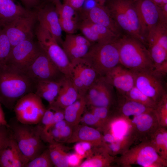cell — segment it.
<instances>
[{
	"instance_id": "1",
	"label": "cell",
	"mask_w": 167,
	"mask_h": 167,
	"mask_svg": "<svg viewBox=\"0 0 167 167\" xmlns=\"http://www.w3.org/2000/svg\"><path fill=\"white\" fill-rule=\"evenodd\" d=\"M35 89V84L24 73L0 64V102L7 109L13 110L19 99Z\"/></svg>"
},
{
	"instance_id": "2",
	"label": "cell",
	"mask_w": 167,
	"mask_h": 167,
	"mask_svg": "<svg viewBox=\"0 0 167 167\" xmlns=\"http://www.w3.org/2000/svg\"><path fill=\"white\" fill-rule=\"evenodd\" d=\"M137 0H107L104 5L123 34L138 39L147 47L137 8Z\"/></svg>"
},
{
	"instance_id": "3",
	"label": "cell",
	"mask_w": 167,
	"mask_h": 167,
	"mask_svg": "<svg viewBox=\"0 0 167 167\" xmlns=\"http://www.w3.org/2000/svg\"><path fill=\"white\" fill-rule=\"evenodd\" d=\"M120 64L133 71L154 70V65L147 47L136 38L123 34L115 41Z\"/></svg>"
},
{
	"instance_id": "4",
	"label": "cell",
	"mask_w": 167,
	"mask_h": 167,
	"mask_svg": "<svg viewBox=\"0 0 167 167\" xmlns=\"http://www.w3.org/2000/svg\"><path fill=\"white\" fill-rule=\"evenodd\" d=\"M8 123L13 138L28 162L45 149L36 125L23 124L15 118L11 119Z\"/></svg>"
},
{
	"instance_id": "5",
	"label": "cell",
	"mask_w": 167,
	"mask_h": 167,
	"mask_svg": "<svg viewBox=\"0 0 167 167\" xmlns=\"http://www.w3.org/2000/svg\"><path fill=\"white\" fill-rule=\"evenodd\" d=\"M115 163L122 167L135 165L143 167H167V160L158 154L150 140L140 142L116 157Z\"/></svg>"
},
{
	"instance_id": "6",
	"label": "cell",
	"mask_w": 167,
	"mask_h": 167,
	"mask_svg": "<svg viewBox=\"0 0 167 167\" xmlns=\"http://www.w3.org/2000/svg\"><path fill=\"white\" fill-rule=\"evenodd\" d=\"M115 41L92 44L87 54L82 58L101 76H104L120 64Z\"/></svg>"
},
{
	"instance_id": "7",
	"label": "cell",
	"mask_w": 167,
	"mask_h": 167,
	"mask_svg": "<svg viewBox=\"0 0 167 167\" xmlns=\"http://www.w3.org/2000/svg\"><path fill=\"white\" fill-rule=\"evenodd\" d=\"M35 32L37 42L41 49L66 76L70 77L71 63L55 37L39 24Z\"/></svg>"
},
{
	"instance_id": "8",
	"label": "cell",
	"mask_w": 167,
	"mask_h": 167,
	"mask_svg": "<svg viewBox=\"0 0 167 167\" xmlns=\"http://www.w3.org/2000/svg\"><path fill=\"white\" fill-rule=\"evenodd\" d=\"M13 109L15 118L19 122L35 125L40 122L46 109L41 98L34 92H32L19 99Z\"/></svg>"
},
{
	"instance_id": "9",
	"label": "cell",
	"mask_w": 167,
	"mask_h": 167,
	"mask_svg": "<svg viewBox=\"0 0 167 167\" xmlns=\"http://www.w3.org/2000/svg\"><path fill=\"white\" fill-rule=\"evenodd\" d=\"M42 51L33 38L24 40L12 48L5 63L20 73L25 72Z\"/></svg>"
},
{
	"instance_id": "10",
	"label": "cell",
	"mask_w": 167,
	"mask_h": 167,
	"mask_svg": "<svg viewBox=\"0 0 167 167\" xmlns=\"http://www.w3.org/2000/svg\"><path fill=\"white\" fill-rule=\"evenodd\" d=\"M135 86L157 104L167 93L165 78L154 70L133 71Z\"/></svg>"
},
{
	"instance_id": "11",
	"label": "cell",
	"mask_w": 167,
	"mask_h": 167,
	"mask_svg": "<svg viewBox=\"0 0 167 167\" xmlns=\"http://www.w3.org/2000/svg\"><path fill=\"white\" fill-rule=\"evenodd\" d=\"M24 74L35 85L41 82H61L66 77L42 49Z\"/></svg>"
},
{
	"instance_id": "12",
	"label": "cell",
	"mask_w": 167,
	"mask_h": 167,
	"mask_svg": "<svg viewBox=\"0 0 167 167\" xmlns=\"http://www.w3.org/2000/svg\"><path fill=\"white\" fill-rule=\"evenodd\" d=\"M127 123L128 125L127 134L131 137L134 143L150 140L160 126L154 109L134 116L133 119H130Z\"/></svg>"
},
{
	"instance_id": "13",
	"label": "cell",
	"mask_w": 167,
	"mask_h": 167,
	"mask_svg": "<svg viewBox=\"0 0 167 167\" xmlns=\"http://www.w3.org/2000/svg\"><path fill=\"white\" fill-rule=\"evenodd\" d=\"M37 21L35 10L29 15L15 18L1 27L8 37L12 48L24 40L33 38Z\"/></svg>"
},
{
	"instance_id": "14",
	"label": "cell",
	"mask_w": 167,
	"mask_h": 167,
	"mask_svg": "<svg viewBox=\"0 0 167 167\" xmlns=\"http://www.w3.org/2000/svg\"><path fill=\"white\" fill-rule=\"evenodd\" d=\"M115 88L103 76L99 77L89 87L83 96L87 106L114 108L117 103Z\"/></svg>"
},
{
	"instance_id": "15",
	"label": "cell",
	"mask_w": 167,
	"mask_h": 167,
	"mask_svg": "<svg viewBox=\"0 0 167 167\" xmlns=\"http://www.w3.org/2000/svg\"><path fill=\"white\" fill-rule=\"evenodd\" d=\"M71 63L70 77L80 96H84L89 87L101 76L82 58Z\"/></svg>"
},
{
	"instance_id": "16",
	"label": "cell",
	"mask_w": 167,
	"mask_h": 167,
	"mask_svg": "<svg viewBox=\"0 0 167 167\" xmlns=\"http://www.w3.org/2000/svg\"><path fill=\"white\" fill-rule=\"evenodd\" d=\"M137 8L142 32L147 41L149 32L160 22L167 21L163 17L161 8L152 0H137Z\"/></svg>"
},
{
	"instance_id": "17",
	"label": "cell",
	"mask_w": 167,
	"mask_h": 167,
	"mask_svg": "<svg viewBox=\"0 0 167 167\" xmlns=\"http://www.w3.org/2000/svg\"><path fill=\"white\" fill-rule=\"evenodd\" d=\"M35 11L39 24L48 31L62 45V30L54 4L41 3Z\"/></svg>"
},
{
	"instance_id": "18",
	"label": "cell",
	"mask_w": 167,
	"mask_h": 167,
	"mask_svg": "<svg viewBox=\"0 0 167 167\" xmlns=\"http://www.w3.org/2000/svg\"><path fill=\"white\" fill-rule=\"evenodd\" d=\"M103 77L116 89L117 95L124 96L135 86L133 71L120 64Z\"/></svg>"
},
{
	"instance_id": "19",
	"label": "cell",
	"mask_w": 167,
	"mask_h": 167,
	"mask_svg": "<svg viewBox=\"0 0 167 167\" xmlns=\"http://www.w3.org/2000/svg\"><path fill=\"white\" fill-rule=\"evenodd\" d=\"M79 12L81 20L86 19L102 25L118 36L123 34L104 4H98L89 10H80Z\"/></svg>"
},
{
	"instance_id": "20",
	"label": "cell",
	"mask_w": 167,
	"mask_h": 167,
	"mask_svg": "<svg viewBox=\"0 0 167 167\" xmlns=\"http://www.w3.org/2000/svg\"><path fill=\"white\" fill-rule=\"evenodd\" d=\"M79 30L92 44L116 41L119 37L106 27L86 19H82Z\"/></svg>"
},
{
	"instance_id": "21",
	"label": "cell",
	"mask_w": 167,
	"mask_h": 167,
	"mask_svg": "<svg viewBox=\"0 0 167 167\" xmlns=\"http://www.w3.org/2000/svg\"><path fill=\"white\" fill-rule=\"evenodd\" d=\"M92 43L83 35L67 34L62 47L70 62L83 57L88 52Z\"/></svg>"
},
{
	"instance_id": "22",
	"label": "cell",
	"mask_w": 167,
	"mask_h": 167,
	"mask_svg": "<svg viewBox=\"0 0 167 167\" xmlns=\"http://www.w3.org/2000/svg\"><path fill=\"white\" fill-rule=\"evenodd\" d=\"M28 162L11 134L0 152V167H24Z\"/></svg>"
},
{
	"instance_id": "23",
	"label": "cell",
	"mask_w": 167,
	"mask_h": 167,
	"mask_svg": "<svg viewBox=\"0 0 167 167\" xmlns=\"http://www.w3.org/2000/svg\"><path fill=\"white\" fill-rule=\"evenodd\" d=\"M54 4L62 31L68 34H75L79 30L81 20L79 11L60 1Z\"/></svg>"
},
{
	"instance_id": "24",
	"label": "cell",
	"mask_w": 167,
	"mask_h": 167,
	"mask_svg": "<svg viewBox=\"0 0 167 167\" xmlns=\"http://www.w3.org/2000/svg\"><path fill=\"white\" fill-rule=\"evenodd\" d=\"M117 96V103L114 109L116 120H122L127 122L130 120L129 118L130 116H137L153 109L124 96Z\"/></svg>"
},
{
	"instance_id": "25",
	"label": "cell",
	"mask_w": 167,
	"mask_h": 167,
	"mask_svg": "<svg viewBox=\"0 0 167 167\" xmlns=\"http://www.w3.org/2000/svg\"><path fill=\"white\" fill-rule=\"evenodd\" d=\"M81 141L89 143L93 147L104 146L105 144L103 135L99 131L87 125L78 124L73 127L71 136L66 142Z\"/></svg>"
},
{
	"instance_id": "26",
	"label": "cell",
	"mask_w": 167,
	"mask_h": 167,
	"mask_svg": "<svg viewBox=\"0 0 167 167\" xmlns=\"http://www.w3.org/2000/svg\"><path fill=\"white\" fill-rule=\"evenodd\" d=\"M116 156L111 155L104 146L93 147L80 167H109L115 163Z\"/></svg>"
},
{
	"instance_id": "27",
	"label": "cell",
	"mask_w": 167,
	"mask_h": 167,
	"mask_svg": "<svg viewBox=\"0 0 167 167\" xmlns=\"http://www.w3.org/2000/svg\"><path fill=\"white\" fill-rule=\"evenodd\" d=\"M80 97L70 77L66 76L62 82L56 100L49 106L64 109Z\"/></svg>"
},
{
	"instance_id": "28",
	"label": "cell",
	"mask_w": 167,
	"mask_h": 167,
	"mask_svg": "<svg viewBox=\"0 0 167 167\" xmlns=\"http://www.w3.org/2000/svg\"><path fill=\"white\" fill-rule=\"evenodd\" d=\"M34 11L26 9L14 0H0V27L18 16L29 15Z\"/></svg>"
},
{
	"instance_id": "29",
	"label": "cell",
	"mask_w": 167,
	"mask_h": 167,
	"mask_svg": "<svg viewBox=\"0 0 167 167\" xmlns=\"http://www.w3.org/2000/svg\"><path fill=\"white\" fill-rule=\"evenodd\" d=\"M62 81L59 82L45 81L38 83L35 85L34 93L41 99L47 101L49 105H50L56 99Z\"/></svg>"
},
{
	"instance_id": "30",
	"label": "cell",
	"mask_w": 167,
	"mask_h": 167,
	"mask_svg": "<svg viewBox=\"0 0 167 167\" xmlns=\"http://www.w3.org/2000/svg\"><path fill=\"white\" fill-rule=\"evenodd\" d=\"M86 106L84 97L82 96L66 107L64 109L65 120L67 124L73 127L78 124Z\"/></svg>"
},
{
	"instance_id": "31",
	"label": "cell",
	"mask_w": 167,
	"mask_h": 167,
	"mask_svg": "<svg viewBox=\"0 0 167 167\" xmlns=\"http://www.w3.org/2000/svg\"><path fill=\"white\" fill-rule=\"evenodd\" d=\"M49 144L48 148L54 166L57 167H69L67 162L69 154L66 152L63 146L58 142Z\"/></svg>"
},
{
	"instance_id": "32",
	"label": "cell",
	"mask_w": 167,
	"mask_h": 167,
	"mask_svg": "<svg viewBox=\"0 0 167 167\" xmlns=\"http://www.w3.org/2000/svg\"><path fill=\"white\" fill-rule=\"evenodd\" d=\"M150 140L158 154L167 160V128L160 126Z\"/></svg>"
},
{
	"instance_id": "33",
	"label": "cell",
	"mask_w": 167,
	"mask_h": 167,
	"mask_svg": "<svg viewBox=\"0 0 167 167\" xmlns=\"http://www.w3.org/2000/svg\"><path fill=\"white\" fill-rule=\"evenodd\" d=\"M134 142L128 135L121 139H118L114 142L105 143V147L111 155L116 156L122 155L128 149Z\"/></svg>"
},
{
	"instance_id": "34",
	"label": "cell",
	"mask_w": 167,
	"mask_h": 167,
	"mask_svg": "<svg viewBox=\"0 0 167 167\" xmlns=\"http://www.w3.org/2000/svg\"><path fill=\"white\" fill-rule=\"evenodd\" d=\"M123 96L151 108L155 109L156 107V104L153 100L135 86Z\"/></svg>"
},
{
	"instance_id": "35",
	"label": "cell",
	"mask_w": 167,
	"mask_h": 167,
	"mask_svg": "<svg viewBox=\"0 0 167 167\" xmlns=\"http://www.w3.org/2000/svg\"><path fill=\"white\" fill-rule=\"evenodd\" d=\"M88 111L109 125L114 121V109L106 107L87 106Z\"/></svg>"
},
{
	"instance_id": "36",
	"label": "cell",
	"mask_w": 167,
	"mask_h": 167,
	"mask_svg": "<svg viewBox=\"0 0 167 167\" xmlns=\"http://www.w3.org/2000/svg\"><path fill=\"white\" fill-rule=\"evenodd\" d=\"M81 121H82L84 124L93 127L100 132H104L110 126V125L104 122L88 111L83 114Z\"/></svg>"
},
{
	"instance_id": "37",
	"label": "cell",
	"mask_w": 167,
	"mask_h": 167,
	"mask_svg": "<svg viewBox=\"0 0 167 167\" xmlns=\"http://www.w3.org/2000/svg\"><path fill=\"white\" fill-rule=\"evenodd\" d=\"M54 166L48 148L29 161L24 167H51Z\"/></svg>"
},
{
	"instance_id": "38",
	"label": "cell",
	"mask_w": 167,
	"mask_h": 167,
	"mask_svg": "<svg viewBox=\"0 0 167 167\" xmlns=\"http://www.w3.org/2000/svg\"><path fill=\"white\" fill-rule=\"evenodd\" d=\"M12 49L7 35L0 27V64H5Z\"/></svg>"
},
{
	"instance_id": "39",
	"label": "cell",
	"mask_w": 167,
	"mask_h": 167,
	"mask_svg": "<svg viewBox=\"0 0 167 167\" xmlns=\"http://www.w3.org/2000/svg\"><path fill=\"white\" fill-rule=\"evenodd\" d=\"M155 110L159 121L160 126L167 128V93L165 94L156 104Z\"/></svg>"
},
{
	"instance_id": "40",
	"label": "cell",
	"mask_w": 167,
	"mask_h": 167,
	"mask_svg": "<svg viewBox=\"0 0 167 167\" xmlns=\"http://www.w3.org/2000/svg\"><path fill=\"white\" fill-rule=\"evenodd\" d=\"M92 147L89 143L86 142H79L74 146L75 153L84 158L87 157L91 152Z\"/></svg>"
},
{
	"instance_id": "41",
	"label": "cell",
	"mask_w": 167,
	"mask_h": 167,
	"mask_svg": "<svg viewBox=\"0 0 167 167\" xmlns=\"http://www.w3.org/2000/svg\"><path fill=\"white\" fill-rule=\"evenodd\" d=\"M11 135L8 127L5 126H0V152Z\"/></svg>"
},
{
	"instance_id": "42",
	"label": "cell",
	"mask_w": 167,
	"mask_h": 167,
	"mask_svg": "<svg viewBox=\"0 0 167 167\" xmlns=\"http://www.w3.org/2000/svg\"><path fill=\"white\" fill-rule=\"evenodd\" d=\"M83 158L84 157L76 153L69 154L67 158L69 167H79Z\"/></svg>"
},
{
	"instance_id": "43",
	"label": "cell",
	"mask_w": 167,
	"mask_h": 167,
	"mask_svg": "<svg viewBox=\"0 0 167 167\" xmlns=\"http://www.w3.org/2000/svg\"><path fill=\"white\" fill-rule=\"evenodd\" d=\"M73 127L68 125L60 130V141H66L70 138L72 134Z\"/></svg>"
},
{
	"instance_id": "44",
	"label": "cell",
	"mask_w": 167,
	"mask_h": 167,
	"mask_svg": "<svg viewBox=\"0 0 167 167\" xmlns=\"http://www.w3.org/2000/svg\"><path fill=\"white\" fill-rule=\"evenodd\" d=\"M26 9L36 10L41 4L40 0H19Z\"/></svg>"
},
{
	"instance_id": "45",
	"label": "cell",
	"mask_w": 167,
	"mask_h": 167,
	"mask_svg": "<svg viewBox=\"0 0 167 167\" xmlns=\"http://www.w3.org/2000/svg\"><path fill=\"white\" fill-rule=\"evenodd\" d=\"M85 0H63V3L68 5L79 11L82 9Z\"/></svg>"
},
{
	"instance_id": "46",
	"label": "cell",
	"mask_w": 167,
	"mask_h": 167,
	"mask_svg": "<svg viewBox=\"0 0 167 167\" xmlns=\"http://www.w3.org/2000/svg\"><path fill=\"white\" fill-rule=\"evenodd\" d=\"M98 4H100L95 0H85L82 7L80 10L87 11L95 7Z\"/></svg>"
},
{
	"instance_id": "47",
	"label": "cell",
	"mask_w": 167,
	"mask_h": 167,
	"mask_svg": "<svg viewBox=\"0 0 167 167\" xmlns=\"http://www.w3.org/2000/svg\"><path fill=\"white\" fill-rule=\"evenodd\" d=\"M1 104V103L0 102V126H5L9 127L8 123L6 120Z\"/></svg>"
},
{
	"instance_id": "48",
	"label": "cell",
	"mask_w": 167,
	"mask_h": 167,
	"mask_svg": "<svg viewBox=\"0 0 167 167\" xmlns=\"http://www.w3.org/2000/svg\"><path fill=\"white\" fill-rule=\"evenodd\" d=\"M68 124L65 119L58 122L55 123L53 127L59 130H60Z\"/></svg>"
},
{
	"instance_id": "49",
	"label": "cell",
	"mask_w": 167,
	"mask_h": 167,
	"mask_svg": "<svg viewBox=\"0 0 167 167\" xmlns=\"http://www.w3.org/2000/svg\"><path fill=\"white\" fill-rule=\"evenodd\" d=\"M155 4L161 8L166 4L167 0H152Z\"/></svg>"
},
{
	"instance_id": "50",
	"label": "cell",
	"mask_w": 167,
	"mask_h": 167,
	"mask_svg": "<svg viewBox=\"0 0 167 167\" xmlns=\"http://www.w3.org/2000/svg\"><path fill=\"white\" fill-rule=\"evenodd\" d=\"M41 3H53L60 1V0H40Z\"/></svg>"
},
{
	"instance_id": "51",
	"label": "cell",
	"mask_w": 167,
	"mask_h": 167,
	"mask_svg": "<svg viewBox=\"0 0 167 167\" xmlns=\"http://www.w3.org/2000/svg\"><path fill=\"white\" fill-rule=\"evenodd\" d=\"M98 3L101 4H104L105 1L107 0H95Z\"/></svg>"
}]
</instances>
